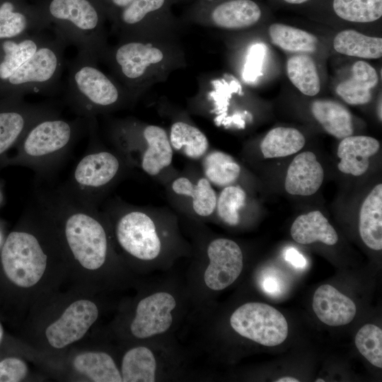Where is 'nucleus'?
I'll list each match as a JSON object with an SVG mask.
<instances>
[{
    "label": "nucleus",
    "mask_w": 382,
    "mask_h": 382,
    "mask_svg": "<svg viewBox=\"0 0 382 382\" xmlns=\"http://www.w3.org/2000/svg\"><path fill=\"white\" fill-rule=\"evenodd\" d=\"M100 61L134 102L151 86L186 66L178 35L119 40L108 45Z\"/></svg>",
    "instance_id": "1"
},
{
    "label": "nucleus",
    "mask_w": 382,
    "mask_h": 382,
    "mask_svg": "<svg viewBox=\"0 0 382 382\" xmlns=\"http://www.w3.org/2000/svg\"><path fill=\"white\" fill-rule=\"evenodd\" d=\"M88 125V120L81 117L69 120L58 114L41 119L15 146L16 153L8 158L6 166H25L40 176L47 175L64 159Z\"/></svg>",
    "instance_id": "2"
},
{
    "label": "nucleus",
    "mask_w": 382,
    "mask_h": 382,
    "mask_svg": "<svg viewBox=\"0 0 382 382\" xmlns=\"http://www.w3.org/2000/svg\"><path fill=\"white\" fill-rule=\"evenodd\" d=\"M97 63L78 53L68 64L66 101L79 117L87 120L134 103L124 87Z\"/></svg>",
    "instance_id": "3"
},
{
    "label": "nucleus",
    "mask_w": 382,
    "mask_h": 382,
    "mask_svg": "<svg viewBox=\"0 0 382 382\" xmlns=\"http://www.w3.org/2000/svg\"><path fill=\"white\" fill-rule=\"evenodd\" d=\"M109 135L125 163L150 176H157L172 163L174 151L168 133L158 125L120 120L111 124Z\"/></svg>",
    "instance_id": "4"
},
{
    "label": "nucleus",
    "mask_w": 382,
    "mask_h": 382,
    "mask_svg": "<svg viewBox=\"0 0 382 382\" xmlns=\"http://www.w3.org/2000/svg\"><path fill=\"white\" fill-rule=\"evenodd\" d=\"M53 32L67 45H74L78 53L93 60H101L108 45L102 19L89 0H52L47 7Z\"/></svg>",
    "instance_id": "5"
},
{
    "label": "nucleus",
    "mask_w": 382,
    "mask_h": 382,
    "mask_svg": "<svg viewBox=\"0 0 382 382\" xmlns=\"http://www.w3.org/2000/svg\"><path fill=\"white\" fill-rule=\"evenodd\" d=\"M66 45L64 39L55 33L49 37L30 59L1 83L9 96L45 93L54 90L63 71Z\"/></svg>",
    "instance_id": "6"
},
{
    "label": "nucleus",
    "mask_w": 382,
    "mask_h": 382,
    "mask_svg": "<svg viewBox=\"0 0 382 382\" xmlns=\"http://www.w3.org/2000/svg\"><path fill=\"white\" fill-rule=\"evenodd\" d=\"M0 258L8 280L17 286L30 288L42 277L48 255L37 235L31 231L17 230L6 237Z\"/></svg>",
    "instance_id": "7"
},
{
    "label": "nucleus",
    "mask_w": 382,
    "mask_h": 382,
    "mask_svg": "<svg viewBox=\"0 0 382 382\" xmlns=\"http://www.w3.org/2000/svg\"><path fill=\"white\" fill-rule=\"evenodd\" d=\"M125 163L117 152L90 151L79 161L65 186L81 199L98 207L105 192L121 175Z\"/></svg>",
    "instance_id": "8"
},
{
    "label": "nucleus",
    "mask_w": 382,
    "mask_h": 382,
    "mask_svg": "<svg viewBox=\"0 0 382 382\" xmlns=\"http://www.w3.org/2000/svg\"><path fill=\"white\" fill-rule=\"evenodd\" d=\"M120 210L115 226V235L121 248L141 260L156 258L162 242L151 215L144 208L118 206Z\"/></svg>",
    "instance_id": "9"
},
{
    "label": "nucleus",
    "mask_w": 382,
    "mask_h": 382,
    "mask_svg": "<svg viewBox=\"0 0 382 382\" xmlns=\"http://www.w3.org/2000/svg\"><path fill=\"white\" fill-rule=\"evenodd\" d=\"M230 324L240 335L268 347L280 345L288 335L284 316L263 303L250 302L241 306L232 313Z\"/></svg>",
    "instance_id": "10"
},
{
    "label": "nucleus",
    "mask_w": 382,
    "mask_h": 382,
    "mask_svg": "<svg viewBox=\"0 0 382 382\" xmlns=\"http://www.w3.org/2000/svg\"><path fill=\"white\" fill-rule=\"evenodd\" d=\"M58 114L52 104L27 103L21 96H11L0 103V169L6 166L8 151L34 124Z\"/></svg>",
    "instance_id": "11"
},
{
    "label": "nucleus",
    "mask_w": 382,
    "mask_h": 382,
    "mask_svg": "<svg viewBox=\"0 0 382 382\" xmlns=\"http://www.w3.org/2000/svg\"><path fill=\"white\" fill-rule=\"evenodd\" d=\"M166 0H132L120 13L113 30L119 40L178 35L174 24L159 18Z\"/></svg>",
    "instance_id": "12"
},
{
    "label": "nucleus",
    "mask_w": 382,
    "mask_h": 382,
    "mask_svg": "<svg viewBox=\"0 0 382 382\" xmlns=\"http://www.w3.org/2000/svg\"><path fill=\"white\" fill-rule=\"evenodd\" d=\"M209 260L204 274L207 286L214 291L226 289L241 274L243 267V253L233 241L219 238L213 240L207 247Z\"/></svg>",
    "instance_id": "13"
},
{
    "label": "nucleus",
    "mask_w": 382,
    "mask_h": 382,
    "mask_svg": "<svg viewBox=\"0 0 382 382\" xmlns=\"http://www.w3.org/2000/svg\"><path fill=\"white\" fill-rule=\"evenodd\" d=\"M98 317V309L93 302L87 299L76 301L47 328V342L56 349L71 345L85 335Z\"/></svg>",
    "instance_id": "14"
},
{
    "label": "nucleus",
    "mask_w": 382,
    "mask_h": 382,
    "mask_svg": "<svg viewBox=\"0 0 382 382\" xmlns=\"http://www.w3.org/2000/svg\"><path fill=\"white\" fill-rule=\"evenodd\" d=\"M175 305L174 297L167 292H157L141 299L130 325L132 334L144 339L165 332L172 325L171 312Z\"/></svg>",
    "instance_id": "15"
},
{
    "label": "nucleus",
    "mask_w": 382,
    "mask_h": 382,
    "mask_svg": "<svg viewBox=\"0 0 382 382\" xmlns=\"http://www.w3.org/2000/svg\"><path fill=\"white\" fill-rule=\"evenodd\" d=\"M323 178V168L316 156L311 151H304L297 155L290 163L284 187L290 195L309 196L318 190Z\"/></svg>",
    "instance_id": "16"
},
{
    "label": "nucleus",
    "mask_w": 382,
    "mask_h": 382,
    "mask_svg": "<svg viewBox=\"0 0 382 382\" xmlns=\"http://www.w3.org/2000/svg\"><path fill=\"white\" fill-rule=\"evenodd\" d=\"M312 307L318 319L330 326L351 323L357 312L353 301L330 284L321 285L316 290Z\"/></svg>",
    "instance_id": "17"
},
{
    "label": "nucleus",
    "mask_w": 382,
    "mask_h": 382,
    "mask_svg": "<svg viewBox=\"0 0 382 382\" xmlns=\"http://www.w3.org/2000/svg\"><path fill=\"white\" fill-rule=\"evenodd\" d=\"M170 190L175 197L185 200L196 215L207 217L215 212L217 195L203 174L197 178L179 176L172 181Z\"/></svg>",
    "instance_id": "18"
},
{
    "label": "nucleus",
    "mask_w": 382,
    "mask_h": 382,
    "mask_svg": "<svg viewBox=\"0 0 382 382\" xmlns=\"http://www.w3.org/2000/svg\"><path fill=\"white\" fill-rule=\"evenodd\" d=\"M261 17L259 6L252 0H228L215 6L204 24L216 28L238 30L251 27Z\"/></svg>",
    "instance_id": "19"
},
{
    "label": "nucleus",
    "mask_w": 382,
    "mask_h": 382,
    "mask_svg": "<svg viewBox=\"0 0 382 382\" xmlns=\"http://www.w3.org/2000/svg\"><path fill=\"white\" fill-rule=\"evenodd\" d=\"M377 139L368 136H349L342 139L337 148L340 159L337 168L343 173L360 176L369 167V158L379 150Z\"/></svg>",
    "instance_id": "20"
},
{
    "label": "nucleus",
    "mask_w": 382,
    "mask_h": 382,
    "mask_svg": "<svg viewBox=\"0 0 382 382\" xmlns=\"http://www.w3.org/2000/svg\"><path fill=\"white\" fill-rule=\"evenodd\" d=\"M49 37L42 33L0 42V83L8 79Z\"/></svg>",
    "instance_id": "21"
},
{
    "label": "nucleus",
    "mask_w": 382,
    "mask_h": 382,
    "mask_svg": "<svg viewBox=\"0 0 382 382\" xmlns=\"http://www.w3.org/2000/svg\"><path fill=\"white\" fill-rule=\"evenodd\" d=\"M378 82L376 69L364 61H358L352 67V76L340 82L335 91L347 103L363 105L371 100V90Z\"/></svg>",
    "instance_id": "22"
},
{
    "label": "nucleus",
    "mask_w": 382,
    "mask_h": 382,
    "mask_svg": "<svg viewBox=\"0 0 382 382\" xmlns=\"http://www.w3.org/2000/svg\"><path fill=\"white\" fill-rule=\"evenodd\" d=\"M359 230L369 248L382 249V185H376L366 196L360 209Z\"/></svg>",
    "instance_id": "23"
},
{
    "label": "nucleus",
    "mask_w": 382,
    "mask_h": 382,
    "mask_svg": "<svg viewBox=\"0 0 382 382\" xmlns=\"http://www.w3.org/2000/svg\"><path fill=\"white\" fill-rule=\"evenodd\" d=\"M292 238L301 244L320 241L333 245L338 241L334 228L320 211H313L299 216L290 229Z\"/></svg>",
    "instance_id": "24"
},
{
    "label": "nucleus",
    "mask_w": 382,
    "mask_h": 382,
    "mask_svg": "<svg viewBox=\"0 0 382 382\" xmlns=\"http://www.w3.org/2000/svg\"><path fill=\"white\" fill-rule=\"evenodd\" d=\"M311 110L315 119L332 136L343 139L352 134V115L341 103L330 100H317L312 103Z\"/></svg>",
    "instance_id": "25"
},
{
    "label": "nucleus",
    "mask_w": 382,
    "mask_h": 382,
    "mask_svg": "<svg viewBox=\"0 0 382 382\" xmlns=\"http://www.w3.org/2000/svg\"><path fill=\"white\" fill-rule=\"evenodd\" d=\"M168 138L173 151L192 160H201L209 151L208 138L197 127L183 121L173 122Z\"/></svg>",
    "instance_id": "26"
},
{
    "label": "nucleus",
    "mask_w": 382,
    "mask_h": 382,
    "mask_svg": "<svg viewBox=\"0 0 382 382\" xmlns=\"http://www.w3.org/2000/svg\"><path fill=\"white\" fill-rule=\"evenodd\" d=\"M48 25L45 19L29 18L26 13L16 10L11 1L0 5V40L38 34Z\"/></svg>",
    "instance_id": "27"
},
{
    "label": "nucleus",
    "mask_w": 382,
    "mask_h": 382,
    "mask_svg": "<svg viewBox=\"0 0 382 382\" xmlns=\"http://www.w3.org/2000/svg\"><path fill=\"white\" fill-rule=\"evenodd\" d=\"M201 160L203 175L214 186L223 188L234 185L240 177L241 166L224 151H209Z\"/></svg>",
    "instance_id": "28"
},
{
    "label": "nucleus",
    "mask_w": 382,
    "mask_h": 382,
    "mask_svg": "<svg viewBox=\"0 0 382 382\" xmlns=\"http://www.w3.org/2000/svg\"><path fill=\"white\" fill-rule=\"evenodd\" d=\"M76 371L95 382H122L121 373L112 358L105 352H84L74 359Z\"/></svg>",
    "instance_id": "29"
},
{
    "label": "nucleus",
    "mask_w": 382,
    "mask_h": 382,
    "mask_svg": "<svg viewBox=\"0 0 382 382\" xmlns=\"http://www.w3.org/2000/svg\"><path fill=\"white\" fill-rule=\"evenodd\" d=\"M339 53L364 59H378L382 56V38L367 36L354 30L340 32L333 40Z\"/></svg>",
    "instance_id": "30"
},
{
    "label": "nucleus",
    "mask_w": 382,
    "mask_h": 382,
    "mask_svg": "<svg viewBox=\"0 0 382 382\" xmlns=\"http://www.w3.org/2000/svg\"><path fill=\"white\" fill-rule=\"evenodd\" d=\"M305 142V137L298 129L279 127L265 135L260 150L265 158L285 157L299 151Z\"/></svg>",
    "instance_id": "31"
},
{
    "label": "nucleus",
    "mask_w": 382,
    "mask_h": 382,
    "mask_svg": "<svg viewBox=\"0 0 382 382\" xmlns=\"http://www.w3.org/2000/svg\"><path fill=\"white\" fill-rule=\"evenodd\" d=\"M121 370L124 382H154L156 381V361L149 348L134 347L125 354Z\"/></svg>",
    "instance_id": "32"
},
{
    "label": "nucleus",
    "mask_w": 382,
    "mask_h": 382,
    "mask_svg": "<svg viewBox=\"0 0 382 382\" xmlns=\"http://www.w3.org/2000/svg\"><path fill=\"white\" fill-rule=\"evenodd\" d=\"M287 75L303 94L313 96L320 90V82L316 64L308 54H301L290 57L286 64Z\"/></svg>",
    "instance_id": "33"
},
{
    "label": "nucleus",
    "mask_w": 382,
    "mask_h": 382,
    "mask_svg": "<svg viewBox=\"0 0 382 382\" xmlns=\"http://www.w3.org/2000/svg\"><path fill=\"white\" fill-rule=\"evenodd\" d=\"M269 35L274 45L292 52H312L316 50L318 40L313 35L290 25L273 23Z\"/></svg>",
    "instance_id": "34"
},
{
    "label": "nucleus",
    "mask_w": 382,
    "mask_h": 382,
    "mask_svg": "<svg viewBox=\"0 0 382 382\" xmlns=\"http://www.w3.org/2000/svg\"><path fill=\"white\" fill-rule=\"evenodd\" d=\"M332 6L340 18L351 22H373L382 16V0H333Z\"/></svg>",
    "instance_id": "35"
},
{
    "label": "nucleus",
    "mask_w": 382,
    "mask_h": 382,
    "mask_svg": "<svg viewBox=\"0 0 382 382\" xmlns=\"http://www.w3.org/2000/svg\"><path fill=\"white\" fill-rule=\"evenodd\" d=\"M246 193L238 185H231L222 188L217 196L215 212L225 224L234 226L239 224V212L245 205Z\"/></svg>",
    "instance_id": "36"
},
{
    "label": "nucleus",
    "mask_w": 382,
    "mask_h": 382,
    "mask_svg": "<svg viewBox=\"0 0 382 382\" xmlns=\"http://www.w3.org/2000/svg\"><path fill=\"white\" fill-rule=\"evenodd\" d=\"M355 345L359 352L374 366L382 368V330L366 324L357 332Z\"/></svg>",
    "instance_id": "37"
},
{
    "label": "nucleus",
    "mask_w": 382,
    "mask_h": 382,
    "mask_svg": "<svg viewBox=\"0 0 382 382\" xmlns=\"http://www.w3.org/2000/svg\"><path fill=\"white\" fill-rule=\"evenodd\" d=\"M266 54L267 47L264 43L257 42L250 47L242 74L245 82H255L262 75Z\"/></svg>",
    "instance_id": "38"
},
{
    "label": "nucleus",
    "mask_w": 382,
    "mask_h": 382,
    "mask_svg": "<svg viewBox=\"0 0 382 382\" xmlns=\"http://www.w3.org/2000/svg\"><path fill=\"white\" fill-rule=\"evenodd\" d=\"M25 361L16 357H8L0 361V382H18L28 374Z\"/></svg>",
    "instance_id": "39"
},
{
    "label": "nucleus",
    "mask_w": 382,
    "mask_h": 382,
    "mask_svg": "<svg viewBox=\"0 0 382 382\" xmlns=\"http://www.w3.org/2000/svg\"><path fill=\"white\" fill-rule=\"evenodd\" d=\"M285 260L297 268H304L306 260L296 249L289 248L284 253Z\"/></svg>",
    "instance_id": "40"
},
{
    "label": "nucleus",
    "mask_w": 382,
    "mask_h": 382,
    "mask_svg": "<svg viewBox=\"0 0 382 382\" xmlns=\"http://www.w3.org/2000/svg\"><path fill=\"white\" fill-rule=\"evenodd\" d=\"M263 288L267 293L272 295H277L281 290L279 282L274 277H267L265 279Z\"/></svg>",
    "instance_id": "41"
},
{
    "label": "nucleus",
    "mask_w": 382,
    "mask_h": 382,
    "mask_svg": "<svg viewBox=\"0 0 382 382\" xmlns=\"http://www.w3.org/2000/svg\"><path fill=\"white\" fill-rule=\"evenodd\" d=\"M132 0H110V2L121 10L130 4Z\"/></svg>",
    "instance_id": "42"
},
{
    "label": "nucleus",
    "mask_w": 382,
    "mask_h": 382,
    "mask_svg": "<svg viewBox=\"0 0 382 382\" xmlns=\"http://www.w3.org/2000/svg\"><path fill=\"white\" fill-rule=\"evenodd\" d=\"M276 382H299V381L295 378L285 376L275 381Z\"/></svg>",
    "instance_id": "43"
},
{
    "label": "nucleus",
    "mask_w": 382,
    "mask_h": 382,
    "mask_svg": "<svg viewBox=\"0 0 382 382\" xmlns=\"http://www.w3.org/2000/svg\"><path fill=\"white\" fill-rule=\"evenodd\" d=\"M284 1H285L286 2L289 3V4H299L304 3V2L307 1L308 0H284Z\"/></svg>",
    "instance_id": "44"
},
{
    "label": "nucleus",
    "mask_w": 382,
    "mask_h": 382,
    "mask_svg": "<svg viewBox=\"0 0 382 382\" xmlns=\"http://www.w3.org/2000/svg\"><path fill=\"white\" fill-rule=\"evenodd\" d=\"M378 117L380 118V120L381 121V118H382V115H381V100H380V103L378 104Z\"/></svg>",
    "instance_id": "45"
},
{
    "label": "nucleus",
    "mask_w": 382,
    "mask_h": 382,
    "mask_svg": "<svg viewBox=\"0 0 382 382\" xmlns=\"http://www.w3.org/2000/svg\"><path fill=\"white\" fill-rule=\"evenodd\" d=\"M3 335H4V330H3V327L1 324L0 323V343L2 340Z\"/></svg>",
    "instance_id": "46"
},
{
    "label": "nucleus",
    "mask_w": 382,
    "mask_h": 382,
    "mask_svg": "<svg viewBox=\"0 0 382 382\" xmlns=\"http://www.w3.org/2000/svg\"><path fill=\"white\" fill-rule=\"evenodd\" d=\"M316 382H319V381L324 382L325 381L323 379H321V378H318V379L316 380Z\"/></svg>",
    "instance_id": "47"
}]
</instances>
